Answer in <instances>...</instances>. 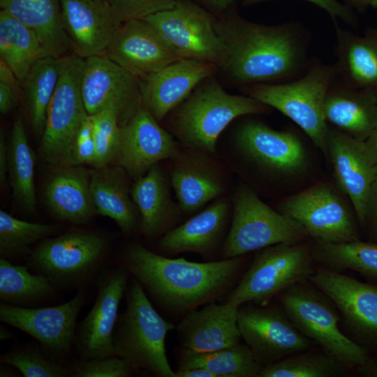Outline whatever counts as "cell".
<instances>
[{"label": "cell", "mask_w": 377, "mask_h": 377, "mask_svg": "<svg viewBox=\"0 0 377 377\" xmlns=\"http://www.w3.org/2000/svg\"><path fill=\"white\" fill-rule=\"evenodd\" d=\"M263 367L252 350L246 344L239 342L207 353L184 349L179 369L202 367L217 377H258Z\"/></svg>", "instance_id": "cell-34"}, {"label": "cell", "mask_w": 377, "mask_h": 377, "mask_svg": "<svg viewBox=\"0 0 377 377\" xmlns=\"http://www.w3.org/2000/svg\"><path fill=\"white\" fill-rule=\"evenodd\" d=\"M237 325L241 337L263 364L303 352L310 346L309 339L284 311L276 308L239 306Z\"/></svg>", "instance_id": "cell-13"}, {"label": "cell", "mask_w": 377, "mask_h": 377, "mask_svg": "<svg viewBox=\"0 0 377 377\" xmlns=\"http://www.w3.org/2000/svg\"><path fill=\"white\" fill-rule=\"evenodd\" d=\"M17 91L10 86L0 82V112H9L17 105Z\"/></svg>", "instance_id": "cell-48"}, {"label": "cell", "mask_w": 377, "mask_h": 377, "mask_svg": "<svg viewBox=\"0 0 377 377\" xmlns=\"http://www.w3.org/2000/svg\"><path fill=\"white\" fill-rule=\"evenodd\" d=\"M179 156L172 135L158 125L143 105L121 127L120 145L115 160L118 166L135 180L159 161Z\"/></svg>", "instance_id": "cell-15"}, {"label": "cell", "mask_w": 377, "mask_h": 377, "mask_svg": "<svg viewBox=\"0 0 377 377\" xmlns=\"http://www.w3.org/2000/svg\"><path fill=\"white\" fill-rule=\"evenodd\" d=\"M105 56L139 78L180 59L144 19L124 22L114 34Z\"/></svg>", "instance_id": "cell-16"}, {"label": "cell", "mask_w": 377, "mask_h": 377, "mask_svg": "<svg viewBox=\"0 0 377 377\" xmlns=\"http://www.w3.org/2000/svg\"><path fill=\"white\" fill-rule=\"evenodd\" d=\"M96 162L93 117L88 115L81 124L71 144L68 165H89Z\"/></svg>", "instance_id": "cell-44"}, {"label": "cell", "mask_w": 377, "mask_h": 377, "mask_svg": "<svg viewBox=\"0 0 377 377\" xmlns=\"http://www.w3.org/2000/svg\"><path fill=\"white\" fill-rule=\"evenodd\" d=\"M375 96H376V101H377V94H375Z\"/></svg>", "instance_id": "cell-58"}, {"label": "cell", "mask_w": 377, "mask_h": 377, "mask_svg": "<svg viewBox=\"0 0 377 377\" xmlns=\"http://www.w3.org/2000/svg\"><path fill=\"white\" fill-rule=\"evenodd\" d=\"M56 226L17 219L0 211V251L3 256L25 253L33 243L51 235Z\"/></svg>", "instance_id": "cell-40"}, {"label": "cell", "mask_w": 377, "mask_h": 377, "mask_svg": "<svg viewBox=\"0 0 377 377\" xmlns=\"http://www.w3.org/2000/svg\"><path fill=\"white\" fill-rule=\"evenodd\" d=\"M45 199L53 215L75 224L86 223L97 214L90 190V170L82 165L61 166L47 182Z\"/></svg>", "instance_id": "cell-25"}, {"label": "cell", "mask_w": 377, "mask_h": 377, "mask_svg": "<svg viewBox=\"0 0 377 377\" xmlns=\"http://www.w3.org/2000/svg\"><path fill=\"white\" fill-rule=\"evenodd\" d=\"M280 212L300 223L315 241L341 243L360 239L350 207L329 184H319L289 197Z\"/></svg>", "instance_id": "cell-11"}, {"label": "cell", "mask_w": 377, "mask_h": 377, "mask_svg": "<svg viewBox=\"0 0 377 377\" xmlns=\"http://www.w3.org/2000/svg\"><path fill=\"white\" fill-rule=\"evenodd\" d=\"M68 57L47 56L40 59L20 84L30 122L38 138L43 135L48 106Z\"/></svg>", "instance_id": "cell-30"}, {"label": "cell", "mask_w": 377, "mask_h": 377, "mask_svg": "<svg viewBox=\"0 0 377 377\" xmlns=\"http://www.w3.org/2000/svg\"><path fill=\"white\" fill-rule=\"evenodd\" d=\"M215 19L224 44L221 68L240 83H262L289 77L302 68L305 45L295 22L275 26L253 23L231 8Z\"/></svg>", "instance_id": "cell-1"}, {"label": "cell", "mask_w": 377, "mask_h": 377, "mask_svg": "<svg viewBox=\"0 0 377 377\" xmlns=\"http://www.w3.org/2000/svg\"><path fill=\"white\" fill-rule=\"evenodd\" d=\"M54 284L43 274H33L25 266L0 259V297L3 303L13 305L47 297L54 290Z\"/></svg>", "instance_id": "cell-38"}, {"label": "cell", "mask_w": 377, "mask_h": 377, "mask_svg": "<svg viewBox=\"0 0 377 377\" xmlns=\"http://www.w3.org/2000/svg\"><path fill=\"white\" fill-rule=\"evenodd\" d=\"M13 337V334L4 326L1 325L0 327V338L1 340L10 339Z\"/></svg>", "instance_id": "cell-56"}, {"label": "cell", "mask_w": 377, "mask_h": 377, "mask_svg": "<svg viewBox=\"0 0 377 377\" xmlns=\"http://www.w3.org/2000/svg\"><path fill=\"white\" fill-rule=\"evenodd\" d=\"M81 90L89 115L112 109L121 127L142 105L140 78L105 55L84 59Z\"/></svg>", "instance_id": "cell-12"}, {"label": "cell", "mask_w": 377, "mask_h": 377, "mask_svg": "<svg viewBox=\"0 0 377 377\" xmlns=\"http://www.w3.org/2000/svg\"><path fill=\"white\" fill-rule=\"evenodd\" d=\"M83 302L84 296L80 293L55 306L29 309L2 303L0 320L33 337L51 350L65 352L75 339L76 320Z\"/></svg>", "instance_id": "cell-20"}, {"label": "cell", "mask_w": 377, "mask_h": 377, "mask_svg": "<svg viewBox=\"0 0 377 377\" xmlns=\"http://www.w3.org/2000/svg\"><path fill=\"white\" fill-rule=\"evenodd\" d=\"M327 153L337 183L350 199L356 218L363 226L367 198L377 175V164L364 141L337 129H329Z\"/></svg>", "instance_id": "cell-17"}, {"label": "cell", "mask_w": 377, "mask_h": 377, "mask_svg": "<svg viewBox=\"0 0 377 377\" xmlns=\"http://www.w3.org/2000/svg\"><path fill=\"white\" fill-rule=\"evenodd\" d=\"M308 236L300 223L273 210L242 185L235 194L233 218L223 254L225 259L237 258L276 244L301 242Z\"/></svg>", "instance_id": "cell-7"}, {"label": "cell", "mask_w": 377, "mask_h": 377, "mask_svg": "<svg viewBox=\"0 0 377 377\" xmlns=\"http://www.w3.org/2000/svg\"><path fill=\"white\" fill-rule=\"evenodd\" d=\"M84 62L74 54L69 55L48 106L39 153L45 161L53 165H68L73 138L89 115L81 90Z\"/></svg>", "instance_id": "cell-10"}, {"label": "cell", "mask_w": 377, "mask_h": 377, "mask_svg": "<svg viewBox=\"0 0 377 377\" xmlns=\"http://www.w3.org/2000/svg\"><path fill=\"white\" fill-rule=\"evenodd\" d=\"M311 248L301 242L280 243L258 252L227 302L266 306L275 295L314 272Z\"/></svg>", "instance_id": "cell-6"}, {"label": "cell", "mask_w": 377, "mask_h": 377, "mask_svg": "<svg viewBox=\"0 0 377 377\" xmlns=\"http://www.w3.org/2000/svg\"><path fill=\"white\" fill-rule=\"evenodd\" d=\"M8 145L6 142L4 133H0V182L3 184L8 173Z\"/></svg>", "instance_id": "cell-49"}, {"label": "cell", "mask_w": 377, "mask_h": 377, "mask_svg": "<svg viewBox=\"0 0 377 377\" xmlns=\"http://www.w3.org/2000/svg\"><path fill=\"white\" fill-rule=\"evenodd\" d=\"M309 280L334 303L355 334L377 343V286L329 268L315 270Z\"/></svg>", "instance_id": "cell-22"}, {"label": "cell", "mask_w": 377, "mask_h": 377, "mask_svg": "<svg viewBox=\"0 0 377 377\" xmlns=\"http://www.w3.org/2000/svg\"><path fill=\"white\" fill-rule=\"evenodd\" d=\"M34 164L23 119L18 115L13 122L8 145V174L14 199L29 213L34 212L36 205Z\"/></svg>", "instance_id": "cell-33"}, {"label": "cell", "mask_w": 377, "mask_h": 377, "mask_svg": "<svg viewBox=\"0 0 377 377\" xmlns=\"http://www.w3.org/2000/svg\"><path fill=\"white\" fill-rule=\"evenodd\" d=\"M130 193L140 214L143 233L155 235L165 224L170 208L167 182L157 164L136 179Z\"/></svg>", "instance_id": "cell-35"}, {"label": "cell", "mask_w": 377, "mask_h": 377, "mask_svg": "<svg viewBox=\"0 0 377 377\" xmlns=\"http://www.w3.org/2000/svg\"><path fill=\"white\" fill-rule=\"evenodd\" d=\"M121 167L90 170V190L97 214L113 219L125 233L131 232L136 214Z\"/></svg>", "instance_id": "cell-29"}, {"label": "cell", "mask_w": 377, "mask_h": 377, "mask_svg": "<svg viewBox=\"0 0 377 377\" xmlns=\"http://www.w3.org/2000/svg\"><path fill=\"white\" fill-rule=\"evenodd\" d=\"M127 265L162 304L186 311L219 296L232 282L240 260L238 257L209 263L172 259L135 244L128 251Z\"/></svg>", "instance_id": "cell-2"}, {"label": "cell", "mask_w": 377, "mask_h": 377, "mask_svg": "<svg viewBox=\"0 0 377 377\" xmlns=\"http://www.w3.org/2000/svg\"><path fill=\"white\" fill-rule=\"evenodd\" d=\"M0 82L10 86L16 91L20 86L14 72L2 59H0Z\"/></svg>", "instance_id": "cell-50"}, {"label": "cell", "mask_w": 377, "mask_h": 377, "mask_svg": "<svg viewBox=\"0 0 377 377\" xmlns=\"http://www.w3.org/2000/svg\"><path fill=\"white\" fill-rule=\"evenodd\" d=\"M239 307L226 302L191 310L177 326L184 349L207 353L239 343L242 338L237 325Z\"/></svg>", "instance_id": "cell-24"}, {"label": "cell", "mask_w": 377, "mask_h": 377, "mask_svg": "<svg viewBox=\"0 0 377 377\" xmlns=\"http://www.w3.org/2000/svg\"><path fill=\"white\" fill-rule=\"evenodd\" d=\"M337 38L335 66L345 84L368 87L377 85V39L359 38L335 24Z\"/></svg>", "instance_id": "cell-31"}, {"label": "cell", "mask_w": 377, "mask_h": 377, "mask_svg": "<svg viewBox=\"0 0 377 377\" xmlns=\"http://www.w3.org/2000/svg\"><path fill=\"white\" fill-rule=\"evenodd\" d=\"M362 373L369 376L377 377V362H369L364 366L360 367Z\"/></svg>", "instance_id": "cell-55"}, {"label": "cell", "mask_w": 377, "mask_h": 377, "mask_svg": "<svg viewBox=\"0 0 377 377\" xmlns=\"http://www.w3.org/2000/svg\"><path fill=\"white\" fill-rule=\"evenodd\" d=\"M176 377H217L211 371L202 367L179 369L175 372Z\"/></svg>", "instance_id": "cell-51"}, {"label": "cell", "mask_w": 377, "mask_h": 377, "mask_svg": "<svg viewBox=\"0 0 377 377\" xmlns=\"http://www.w3.org/2000/svg\"><path fill=\"white\" fill-rule=\"evenodd\" d=\"M13 373L10 369H8L6 367H1V371H0V376L1 377H5V376H11Z\"/></svg>", "instance_id": "cell-57"}, {"label": "cell", "mask_w": 377, "mask_h": 377, "mask_svg": "<svg viewBox=\"0 0 377 377\" xmlns=\"http://www.w3.org/2000/svg\"><path fill=\"white\" fill-rule=\"evenodd\" d=\"M209 8L223 13L231 8L235 0H199Z\"/></svg>", "instance_id": "cell-52"}, {"label": "cell", "mask_w": 377, "mask_h": 377, "mask_svg": "<svg viewBox=\"0 0 377 377\" xmlns=\"http://www.w3.org/2000/svg\"><path fill=\"white\" fill-rule=\"evenodd\" d=\"M363 226L368 228L371 242H377V175L367 198Z\"/></svg>", "instance_id": "cell-47"}, {"label": "cell", "mask_w": 377, "mask_h": 377, "mask_svg": "<svg viewBox=\"0 0 377 377\" xmlns=\"http://www.w3.org/2000/svg\"><path fill=\"white\" fill-rule=\"evenodd\" d=\"M346 367L326 352H300L265 365L259 376L334 377L344 374Z\"/></svg>", "instance_id": "cell-39"}, {"label": "cell", "mask_w": 377, "mask_h": 377, "mask_svg": "<svg viewBox=\"0 0 377 377\" xmlns=\"http://www.w3.org/2000/svg\"><path fill=\"white\" fill-rule=\"evenodd\" d=\"M0 7L36 34L46 56L62 57L71 49L59 0H0Z\"/></svg>", "instance_id": "cell-27"}, {"label": "cell", "mask_w": 377, "mask_h": 377, "mask_svg": "<svg viewBox=\"0 0 377 377\" xmlns=\"http://www.w3.org/2000/svg\"><path fill=\"white\" fill-rule=\"evenodd\" d=\"M123 22L172 8L177 0H105Z\"/></svg>", "instance_id": "cell-45"}, {"label": "cell", "mask_w": 377, "mask_h": 377, "mask_svg": "<svg viewBox=\"0 0 377 377\" xmlns=\"http://www.w3.org/2000/svg\"><path fill=\"white\" fill-rule=\"evenodd\" d=\"M135 367L126 359L114 356L82 360L73 369L76 377H126Z\"/></svg>", "instance_id": "cell-43"}, {"label": "cell", "mask_w": 377, "mask_h": 377, "mask_svg": "<svg viewBox=\"0 0 377 377\" xmlns=\"http://www.w3.org/2000/svg\"><path fill=\"white\" fill-rule=\"evenodd\" d=\"M96 145L94 168L106 167L115 160L119 149L121 126L117 113L105 109L91 115Z\"/></svg>", "instance_id": "cell-41"}, {"label": "cell", "mask_w": 377, "mask_h": 377, "mask_svg": "<svg viewBox=\"0 0 377 377\" xmlns=\"http://www.w3.org/2000/svg\"><path fill=\"white\" fill-rule=\"evenodd\" d=\"M324 114L327 123L361 141H365L377 129L375 94L355 91L346 85L332 86L325 100Z\"/></svg>", "instance_id": "cell-26"}, {"label": "cell", "mask_w": 377, "mask_h": 377, "mask_svg": "<svg viewBox=\"0 0 377 377\" xmlns=\"http://www.w3.org/2000/svg\"><path fill=\"white\" fill-rule=\"evenodd\" d=\"M180 59H197L221 66L224 44L215 18L193 0H177L168 10L145 18Z\"/></svg>", "instance_id": "cell-9"}, {"label": "cell", "mask_w": 377, "mask_h": 377, "mask_svg": "<svg viewBox=\"0 0 377 377\" xmlns=\"http://www.w3.org/2000/svg\"><path fill=\"white\" fill-rule=\"evenodd\" d=\"M347 6L355 7L358 9H364L367 7H377V0H345Z\"/></svg>", "instance_id": "cell-54"}, {"label": "cell", "mask_w": 377, "mask_h": 377, "mask_svg": "<svg viewBox=\"0 0 377 377\" xmlns=\"http://www.w3.org/2000/svg\"><path fill=\"white\" fill-rule=\"evenodd\" d=\"M300 283L280 293L283 311L290 321L344 366L365 365L369 360L367 351L341 332L333 308L316 292Z\"/></svg>", "instance_id": "cell-8"}, {"label": "cell", "mask_w": 377, "mask_h": 377, "mask_svg": "<svg viewBox=\"0 0 377 377\" xmlns=\"http://www.w3.org/2000/svg\"><path fill=\"white\" fill-rule=\"evenodd\" d=\"M311 251L314 261L328 268L351 269L377 279V242L315 241Z\"/></svg>", "instance_id": "cell-37"}, {"label": "cell", "mask_w": 377, "mask_h": 377, "mask_svg": "<svg viewBox=\"0 0 377 377\" xmlns=\"http://www.w3.org/2000/svg\"><path fill=\"white\" fill-rule=\"evenodd\" d=\"M219 66L212 62L179 59L140 78L143 106L156 121L182 103L193 89Z\"/></svg>", "instance_id": "cell-21"}, {"label": "cell", "mask_w": 377, "mask_h": 377, "mask_svg": "<svg viewBox=\"0 0 377 377\" xmlns=\"http://www.w3.org/2000/svg\"><path fill=\"white\" fill-rule=\"evenodd\" d=\"M101 236L73 232L43 242L31 253L30 265L54 283L80 279L94 268L106 247Z\"/></svg>", "instance_id": "cell-14"}, {"label": "cell", "mask_w": 377, "mask_h": 377, "mask_svg": "<svg viewBox=\"0 0 377 377\" xmlns=\"http://www.w3.org/2000/svg\"><path fill=\"white\" fill-rule=\"evenodd\" d=\"M229 213L226 200H219L165 234L159 245L172 254L193 252L204 255L217 244Z\"/></svg>", "instance_id": "cell-28"}, {"label": "cell", "mask_w": 377, "mask_h": 377, "mask_svg": "<svg viewBox=\"0 0 377 377\" xmlns=\"http://www.w3.org/2000/svg\"><path fill=\"white\" fill-rule=\"evenodd\" d=\"M171 181L181 209L191 213L223 191L220 181L193 161L180 160L171 171Z\"/></svg>", "instance_id": "cell-36"}, {"label": "cell", "mask_w": 377, "mask_h": 377, "mask_svg": "<svg viewBox=\"0 0 377 377\" xmlns=\"http://www.w3.org/2000/svg\"><path fill=\"white\" fill-rule=\"evenodd\" d=\"M241 151L262 168L282 175L302 172L307 156L299 138L291 132L274 130L263 124L249 122L237 131Z\"/></svg>", "instance_id": "cell-23"}, {"label": "cell", "mask_w": 377, "mask_h": 377, "mask_svg": "<svg viewBox=\"0 0 377 377\" xmlns=\"http://www.w3.org/2000/svg\"><path fill=\"white\" fill-rule=\"evenodd\" d=\"M337 72L334 66H311L298 80L285 84H256L249 96L273 107L297 124L315 145L327 154L329 128L324 107Z\"/></svg>", "instance_id": "cell-4"}, {"label": "cell", "mask_w": 377, "mask_h": 377, "mask_svg": "<svg viewBox=\"0 0 377 377\" xmlns=\"http://www.w3.org/2000/svg\"><path fill=\"white\" fill-rule=\"evenodd\" d=\"M0 56L13 70L20 84L32 66L46 57L36 34L2 10L0 11Z\"/></svg>", "instance_id": "cell-32"}, {"label": "cell", "mask_w": 377, "mask_h": 377, "mask_svg": "<svg viewBox=\"0 0 377 377\" xmlns=\"http://www.w3.org/2000/svg\"><path fill=\"white\" fill-rule=\"evenodd\" d=\"M265 105L249 96L230 94L211 79L179 105L171 126L184 145L211 153L215 151L219 135L233 119L262 113Z\"/></svg>", "instance_id": "cell-3"}, {"label": "cell", "mask_w": 377, "mask_h": 377, "mask_svg": "<svg viewBox=\"0 0 377 377\" xmlns=\"http://www.w3.org/2000/svg\"><path fill=\"white\" fill-rule=\"evenodd\" d=\"M174 325L154 309L141 283L135 281L127 294L126 309L113 335L116 355L160 377H176L166 355L165 338Z\"/></svg>", "instance_id": "cell-5"}, {"label": "cell", "mask_w": 377, "mask_h": 377, "mask_svg": "<svg viewBox=\"0 0 377 377\" xmlns=\"http://www.w3.org/2000/svg\"><path fill=\"white\" fill-rule=\"evenodd\" d=\"M64 30L71 49L86 59L105 55L124 22L105 0H59Z\"/></svg>", "instance_id": "cell-18"}, {"label": "cell", "mask_w": 377, "mask_h": 377, "mask_svg": "<svg viewBox=\"0 0 377 377\" xmlns=\"http://www.w3.org/2000/svg\"><path fill=\"white\" fill-rule=\"evenodd\" d=\"M127 274H107L98 285L93 307L78 325L75 343L82 360L116 355L113 344L119 303L126 290Z\"/></svg>", "instance_id": "cell-19"}, {"label": "cell", "mask_w": 377, "mask_h": 377, "mask_svg": "<svg viewBox=\"0 0 377 377\" xmlns=\"http://www.w3.org/2000/svg\"><path fill=\"white\" fill-rule=\"evenodd\" d=\"M367 149L377 164V129L364 141Z\"/></svg>", "instance_id": "cell-53"}, {"label": "cell", "mask_w": 377, "mask_h": 377, "mask_svg": "<svg viewBox=\"0 0 377 377\" xmlns=\"http://www.w3.org/2000/svg\"><path fill=\"white\" fill-rule=\"evenodd\" d=\"M271 0H243L242 4L244 6L256 5ZM324 10L337 24V20L340 18L343 22L353 24L355 22L354 13L346 4L337 0H304Z\"/></svg>", "instance_id": "cell-46"}, {"label": "cell", "mask_w": 377, "mask_h": 377, "mask_svg": "<svg viewBox=\"0 0 377 377\" xmlns=\"http://www.w3.org/2000/svg\"><path fill=\"white\" fill-rule=\"evenodd\" d=\"M2 363L11 365L25 377H63L67 369L45 357L36 346L16 348L1 356Z\"/></svg>", "instance_id": "cell-42"}]
</instances>
